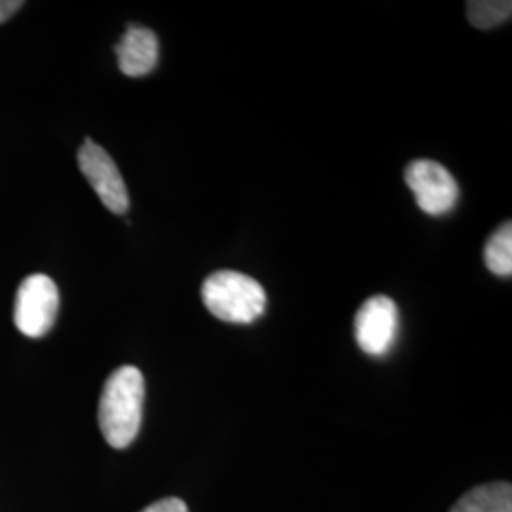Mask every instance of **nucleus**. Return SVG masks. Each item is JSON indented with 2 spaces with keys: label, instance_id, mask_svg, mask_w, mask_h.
<instances>
[{
  "label": "nucleus",
  "instance_id": "1",
  "mask_svg": "<svg viewBox=\"0 0 512 512\" xmlns=\"http://www.w3.org/2000/svg\"><path fill=\"white\" fill-rule=\"evenodd\" d=\"M145 403V378L139 368L122 366L105 382L99 401V427L112 448H128L135 440Z\"/></svg>",
  "mask_w": 512,
  "mask_h": 512
},
{
  "label": "nucleus",
  "instance_id": "2",
  "mask_svg": "<svg viewBox=\"0 0 512 512\" xmlns=\"http://www.w3.org/2000/svg\"><path fill=\"white\" fill-rule=\"evenodd\" d=\"M202 300L213 317L234 325H251L266 310L264 287L232 270L209 275L203 281Z\"/></svg>",
  "mask_w": 512,
  "mask_h": 512
},
{
  "label": "nucleus",
  "instance_id": "3",
  "mask_svg": "<svg viewBox=\"0 0 512 512\" xmlns=\"http://www.w3.org/2000/svg\"><path fill=\"white\" fill-rule=\"evenodd\" d=\"M59 311V291L48 275H29L16 294L14 323L21 334L42 338L54 327Z\"/></svg>",
  "mask_w": 512,
  "mask_h": 512
},
{
  "label": "nucleus",
  "instance_id": "4",
  "mask_svg": "<svg viewBox=\"0 0 512 512\" xmlns=\"http://www.w3.org/2000/svg\"><path fill=\"white\" fill-rule=\"evenodd\" d=\"M404 181L412 190L421 211L431 217L450 213L458 203V183L454 175L439 162L414 160L404 171Z\"/></svg>",
  "mask_w": 512,
  "mask_h": 512
},
{
  "label": "nucleus",
  "instance_id": "5",
  "mask_svg": "<svg viewBox=\"0 0 512 512\" xmlns=\"http://www.w3.org/2000/svg\"><path fill=\"white\" fill-rule=\"evenodd\" d=\"M355 340L366 355L384 357L397 342L399 336V308L384 294L368 298L359 308L355 321Z\"/></svg>",
  "mask_w": 512,
  "mask_h": 512
},
{
  "label": "nucleus",
  "instance_id": "6",
  "mask_svg": "<svg viewBox=\"0 0 512 512\" xmlns=\"http://www.w3.org/2000/svg\"><path fill=\"white\" fill-rule=\"evenodd\" d=\"M78 167L110 213L124 215L128 211L126 183L114 160L103 148L95 145L92 139H86V143L78 150Z\"/></svg>",
  "mask_w": 512,
  "mask_h": 512
},
{
  "label": "nucleus",
  "instance_id": "7",
  "mask_svg": "<svg viewBox=\"0 0 512 512\" xmlns=\"http://www.w3.org/2000/svg\"><path fill=\"white\" fill-rule=\"evenodd\" d=\"M114 50H116L120 71L131 78L152 73L154 67L158 65V55H160L158 37L147 27L129 25L128 31L124 33V37L120 38Z\"/></svg>",
  "mask_w": 512,
  "mask_h": 512
},
{
  "label": "nucleus",
  "instance_id": "8",
  "mask_svg": "<svg viewBox=\"0 0 512 512\" xmlns=\"http://www.w3.org/2000/svg\"><path fill=\"white\" fill-rule=\"evenodd\" d=\"M450 512H512V486L509 482L482 484L463 495Z\"/></svg>",
  "mask_w": 512,
  "mask_h": 512
},
{
  "label": "nucleus",
  "instance_id": "9",
  "mask_svg": "<svg viewBox=\"0 0 512 512\" xmlns=\"http://www.w3.org/2000/svg\"><path fill=\"white\" fill-rule=\"evenodd\" d=\"M484 260L492 274L509 277L512 274V224H503L492 234L484 247Z\"/></svg>",
  "mask_w": 512,
  "mask_h": 512
},
{
  "label": "nucleus",
  "instance_id": "10",
  "mask_svg": "<svg viewBox=\"0 0 512 512\" xmlns=\"http://www.w3.org/2000/svg\"><path fill=\"white\" fill-rule=\"evenodd\" d=\"M512 2L509 0H475L467 4L469 21L478 29H492L511 19Z\"/></svg>",
  "mask_w": 512,
  "mask_h": 512
},
{
  "label": "nucleus",
  "instance_id": "11",
  "mask_svg": "<svg viewBox=\"0 0 512 512\" xmlns=\"http://www.w3.org/2000/svg\"><path fill=\"white\" fill-rule=\"evenodd\" d=\"M141 512H188V507H186L183 499L167 497V499H162V501L150 505L145 511Z\"/></svg>",
  "mask_w": 512,
  "mask_h": 512
},
{
  "label": "nucleus",
  "instance_id": "12",
  "mask_svg": "<svg viewBox=\"0 0 512 512\" xmlns=\"http://www.w3.org/2000/svg\"><path fill=\"white\" fill-rule=\"evenodd\" d=\"M21 6H23V2H19V0H0V23L12 18Z\"/></svg>",
  "mask_w": 512,
  "mask_h": 512
}]
</instances>
